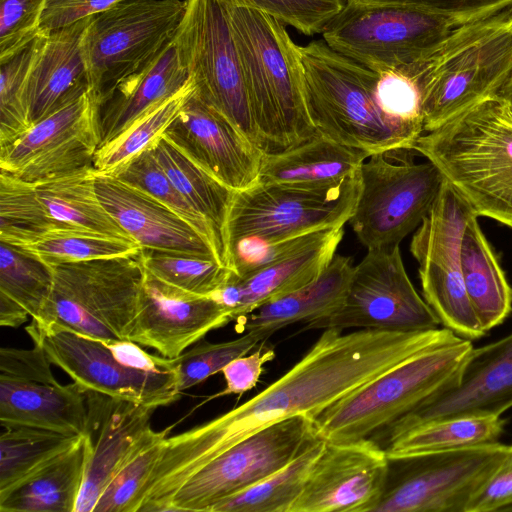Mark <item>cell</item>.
<instances>
[{
  "instance_id": "obj_1",
  "label": "cell",
  "mask_w": 512,
  "mask_h": 512,
  "mask_svg": "<svg viewBox=\"0 0 512 512\" xmlns=\"http://www.w3.org/2000/svg\"><path fill=\"white\" fill-rule=\"evenodd\" d=\"M447 328L419 332L325 329L306 355L243 404L190 430L167 437L144 491L165 510L181 486L213 458L274 423L316 418L327 407L407 359L458 341Z\"/></svg>"
},
{
  "instance_id": "obj_2",
  "label": "cell",
  "mask_w": 512,
  "mask_h": 512,
  "mask_svg": "<svg viewBox=\"0 0 512 512\" xmlns=\"http://www.w3.org/2000/svg\"><path fill=\"white\" fill-rule=\"evenodd\" d=\"M226 2L259 148L279 153L315 137L303 95L300 46L277 19Z\"/></svg>"
},
{
  "instance_id": "obj_3",
  "label": "cell",
  "mask_w": 512,
  "mask_h": 512,
  "mask_svg": "<svg viewBox=\"0 0 512 512\" xmlns=\"http://www.w3.org/2000/svg\"><path fill=\"white\" fill-rule=\"evenodd\" d=\"M413 150L440 170L478 217L512 228V111L499 94L423 133Z\"/></svg>"
},
{
  "instance_id": "obj_4",
  "label": "cell",
  "mask_w": 512,
  "mask_h": 512,
  "mask_svg": "<svg viewBox=\"0 0 512 512\" xmlns=\"http://www.w3.org/2000/svg\"><path fill=\"white\" fill-rule=\"evenodd\" d=\"M303 95L309 119L322 136L370 154L413 147L419 136L386 111L381 73L334 51L324 40L300 46Z\"/></svg>"
},
{
  "instance_id": "obj_5",
  "label": "cell",
  "mask_w": 512,
  "mask_h": 512,
  "mask_svg": "<svg viewBox=\"0 0 512 512\" xmlns=\"http://www.w3.org/2000/svg\"><path fill=\"white\" fill-rule=\"evenodd\" d=\"M411 73L422 94L424 133L498 94L512 76V8L458 26Z\"/></svg>"
},
{
  "instance_id": "obj_6",
  "label": "cell",
  "mask_w": 512,
  "mask_h": 512,
  "mask_svg": "<svg viewBox=\"0 0 512 512\" xmlns=\"http://www.w3.org/2000/svg\"><path fill=\"white\" fill-rule=\"evenodd\" d=\"M50 266L52 291L26 327L29 335L66 329L99 340H129L145 277L141 250Z\"/></svg>"
},
{
  "instance_id": "obj_7",
  "label": "cell",
  "mask_w": 512,
  "mask_h": 512,
  "mask_svg": "<svg viewBox=\"0 0 512 512\" xmlns=\"http://www.w3.org/2000/svg\"><path fill=\"white\" fill-rule=\"evenodd\" d=\"M474 349L460 340L419 353L327 407L315 418L327 442L370 438L428 398L453 386Z\"/></svg>"
},
{
  "instance_id": "obj_8",
  "label": "cell",
  "mask_w": 512,
  "mask_h": 512,
  "mask_svg": "<svg viewBox=\"0 0 512 512\" xmlns=\"http://www.w3.org/2000/svg\"><path fill=\"white\" fill-rule=\"evenodd\" d=\"M185 8L186 0H123L92 16L81 51L98 105L173 40Z\"/></svg>"
},
{
  "instance_id": "obj_9",
  "label": "cell",
  "mask_w": 512,
  "mask_h": 512,
  "mask_svg": "<svg viewBox=\"0 0 512 512\" xmlns=\"http://www.w3.org/2000/svg\"><path fill=\"white\" fill-rule=\"evenodd\" d=\"M408 151L373 153L358 170L360 191L348 222L367 250L398 246L419 227L440 192V170L429 160L414 162Z\"/></svg>"
},
{
  "instance_id": "obj_10",
  "label": "cell",
  "mask_w": 512,
  "mask_h": 512,
  "mask_svg": "<svg viewBox=\"0 0 512 512\" xmlns=\"http://www.w3.org/2000/svg\"><path fill=\"white\" fill-rule=\"evenodd\" d=\"M457 27L413 7L345 0L321 34L334 51L383 73L424 61Z\"/></svg>"
},
{
  "instance_id": "obj_11",
  "label": "cell",
  "mask_w": 512,
  "mask_h": 512,
  "mask_svg": "<svg viewBox=\"0 0 512 512\" xmlns=\"http://www.w3.org/2000/svg\"><path fill=\"white\" fill-rule=\"evenodd\" d=\"M358 172L337 184H262L235 191L226 237L230 245L252 239L278 243L317 231L343 227L358 200Z\"/></svg>"
},
{
  "instance_id": "obj_12",
  "label": "cell",
  "mask_w": 512,
  "mask_h": 512,
  "mask_svg": "<svg viewBox=\"0 0 512 512\" xmlns=\"http://www.w3.org/2000/svg\"><path fill=\"white\" fill-rule=\"evenodd\" d=\"M172 42L194 94L258 146L226 0H186Z\"/></svg>"
},
{
  "instance_id": "obj_13",
  "label": "cell",
  "mask_w": 512,
  "mask_h": 512,
  "mask_svg": "<svg viewBox=\"0 0 512 512\" xmlns=\"http://www.w3.org/2000/svg\"><path fill=\"white\" fill-rule=\"evenodd\" d=\"M507 450L496 442L389 460L387 485L373 512H466Z\"/></svg>"
},
{
  "instance_id": "obj_14",
  "label": "cell",
  "mask_w": 512,
  "mask_h": 512,
  "mask_svg": "<svg viewBox=\"0 0 512 512\" xmlns=\"http://www.w3.org/2000/svg\"><path fill=\"white\" fill-rule=\"evenodd\" d=\"M318 437L315 419L308 415L263 428L193 474L173 496L166 512H211L219 502L284 467Z\"/></svg>"
},
{
  "instance_id": "obj_15",
  "label": "cell",
  "mask_w": 512,
  "mask_h": 512,
  "mask_svg": "<svg viewBox=\"0 0 512 512\" xmlns=\"http://www.w3.org/2000/svg\"><path fill=\"white\" fill-rule=\"evenodd\" d=\"M440 324L413 286L398 245L367 250L353 268L342 305L328 316L306 323L301 332L347 328L419 332L437 329Z\"/></svg>"
},
{
  "instance_id": "obj_16",
  "label": "cell",
  "mask_w": 512,
  "mask_h": 512,
  "mask_svg": "<svg viewBox=\"0 0 512 512\" xmlns=\"http://www.w3.org/2000/svg\"><path fill=\"white\" fill-rule=\"evenodd\" d=\"M99 105L88 89L0 147V171L37 183L93 166Z\"/></svg>"
},
{
  "instance_id": "obj_17",
  "label": "cell",
  "mask_w": 512,
  "mask_h": 512,
  "mask_svg": "<svg viewBox=\"0 0 512 512\" xmlns=\"http://www.w3.org/2000/svg\"><path fill=\"white\" fill-rule=\"evenodd\" d=\"M30 337L42 346L51 364L86 391L155 408L169 405L181 396L177 371L134 368L113 352L107 340L66 329H51Z\"/></svg>"
},
{
  "instance_id": "obj_18",
  "label": "cell",
  "mask_w": 512,
  "mask_h": 512,
  "mask_svg": "<svg viewBox=\"0 0 512 512\" xmlns=\"http://www.w3.org/2000/svg\"><path fill=\"white\" fill-rule=\"evenodd\" d=\"M389 468L385 449L372 438L326 441L290 512H373Z\"/></svg>"
},
{
  "instance_id": "obj_19",
  "label": "cell",
  "mask_w": 512,
  "mask_h": 512,
  "mask_svg": "<svg viewBox=\"0 0 512 512\" xmlns=\"http://www.w3.org/2000/svg\"><path fill=\"white\" fill-rule=\"evenodd\" d=\"M512 408V333L474 348L457 384L436 394L372 436L384 446L425 423L461 415L501 416Z\"/></svg>"
},
{
  "instance_id": "obj_20",
  "label": "cell",
  "mask_w": 512,
  "mask_h": 512,
  "mask_svg": "<svg viewBox=\"0 0 512 512\" xmlns=\"http://www.w3.org/2000/svg\"><path fill=\"white\" fill-rule=\"evenodd\" d=\"M162 136L234 191L245 190L258 181L264 152L194 93Z\"/></svg>"
},
{
  "instance_id": "obj_21",
  "label": "cell",
  "mask_w": 512,
  "mask_h": 512,
  "mask_svg": "<svg viewBox=\"0 0 512 512\" xmlns=\"http://www.w3.org/2000/svg\"><path fill=\"white\" fill-rule=\"evenodd\" d=\"M230 321V311L213 297L181 290L145 270L129 340L172 359Z\"/></svg>"
},
{
  "instance_id": "obj_22",
  "label": "cell",
  "mask_w": 512,
  "mask_h": 512,
  "mask_svg": "<svg viewBox=\"0 0 512 512\" xmlns=\"http://www.w3.org/2000/svg\"><path fill=\"white\" fill-rule=\"evenodd\" d=\"M87 455L83 484L74 512H93L121 465L153 430L157 409L87 391Z\"/></svg>"
},
{
  "instance_id": "obj_23",
  "label": "cell",
  "mask_w": 512,
  "mask_h": 512,
  "mask_svg": "<svg viewBox=\"0 0 512 512\" xmlns=\"http://www.w3.org/2000/svg\"><path fill=\"white\" fill-rule=\"evenodd\" d=\"M95 188L103 207L141 248L186 252L216 259L207 240L153 196L111 174L98 171Z\"/></svg>"
},
{
  "instance_id": "obj_24",
  "label": "cell",
  "mask_w": 512,
  "mask_h": 512,
  "mask_svg": "<svg viewBox=\"0 0 512 512\" xmlns=\"http://www.w3.org/2000/svg\"><path fill=\"white\" fill-rule=\"evenodd\" d=\"M343 227L325 229L287 256L245 276L231 272L211 295L237 321L262 304L293 292L315 280L330 263L343 238Z\"/></svg>"
},
{
  "instance_id": "obj_25",
  "label": "cell",
  "mask_w": 512,
  "mask_h": 512,
  "mask_svg": "<svg viewBox=\"0 0 512 512\" xmlns=\"http://www.w3.org/2000/svg\"><path fill=\"white\" fill-rule=\"evenodd\" d=\"M91 18L36 37L22 95L29 127L89 89L81 41Z\"/></svg>"
},
{
  "instance_id": "obj_26",
  "label": "cell",
  "mask_w": 512,
  "mask_h": 512,
  "mask_svg": "<svg viewBox=\"0 0 512 512\" xmlns=\"http://www.w3.org/2000/svg\"><path fill=\"white\" fill-rule=\"evenodd\" d=\"M87 391L77 383L61 385L0 376V423L3 428L34 427L85 435Z\"/></svg>"
},
{
  "instance_id": "obj_27",
  "label": "cell",
  "mask_w": 512,
  "mask_h": 512,
  "mask_svg": "<svg viewBox=\"0 0 512 512\" xmlns=\"http://www.w3.org/2000/svg\"><path fill=\"white\" fill-rule=\"evenodd\" d=\"M353 268L351 258L335 254L315 280L237 320L238 331L252 333L263 342L288 325L328 316L342 305Z\"/></svg>"
},
{
  "instance_id": "obj_28",
  "label": "cell",
  "mask_w": 512,
  "mask_h": 512,
  "mask_svg": "<svg viewBox=\"0 0 512 512\" xmlns=\"http://www.w3.org/2000/svg\"><path fill=\"white\" fill-rule=\"evenodd\" d=\"M189 78L171 41L148 65L120 82L99 105L100 146L113 140L152 107L179 92Z\"/></svg>"
},
{
  "instance_id": "obj_29",
  "label": "cell",
  "mask_w": 512,
  "mask_h": 512,
  "mask_svg": "<svg viewBox=\"0 0 512 512\" xmlns=\"http://www.w3.org/2000/svg\"><path fill=\"white\" fill-rule=\"evenodd\" d=\"M367 151L348 147L321 134L279 153H264L258 183L327 186L355 175Z\"/></svg>"
},
{
  "instance_id": "obj_30",
  "label": "cell",
  "mask_w": 512,
  "mask_h": 512,
  "mask_svg": "<svg viewBox=\"0 0 512 512\" xmlns=\"http://www.w3.org/2000/svg\"><path fill=\"white\" fill-rule=\"evenodd\" d=\"M94 166L32 183L38 201L59 230H76L135 242L101 204ZM136 243V242H135Z\"/></svg>"
},
{
  "instance_id": "obj_31",
  "label": "cell",
  "mask_w": 512,
  "mask_h": 512,
  "mask_svg": "<svg viewBox=\"0 0 512 512\" xmlns=\"http://www.w3.org/2000/svg\"><path fill=\"white\" fill-rule=\"evenodd\" d=\"M150 148L179 193L209 224L215 238L216 258L228 267L226 229L235 191L209 175L163 136Z\"/></svg>"
},
{
  "instance_id": "obj_32",
  "label": "cell",
  "mask_w": 512,
  "mask_h": 512,
  "mask_svg": "<svg viewBox=\"0 0 512 512\" xmlns=\"http://www.w3.org/2000/svg\"><path fill=\"white\" fill-rule=\"evenodd\" d=\"M85 435L37 472L0 494L1 512H74L84 479Z\"/></svg>"
},
{
  "instance_id": "obj_33",
  "label": "cell",
  "mask_w": 512,
  "mask_h": 512,
  "mask_svg": "<svg viewBox=\"0 0 512 512\" xmlns=\"http://www.w3.org/2000/svg\"><path fill=\"white\" fill-rule=\"evenodd\" d=\"M477 218L468 222L463 234L461 269L472 307L487 333L512 312V287Z\"/></svg>"
},
{
  "instance_id": "obj_34",
  "label": "cell",
  "mask_w": 512,
  "mask_h": 512,
  "mask_svg": "<svg viewBox=\"0 0 512 512\" xmlns=\"http://www.w3.org/2000/svg\"><path fill=\"white\" fill-rule=\"evenodd\" d=\"M506 420L496 415H461L417 426L383 448L389 460L498 442Z\"/></svg>"
},
{
  "instance_id": "obj_35",
  "label": "cell",
  "mask_w": 512,
  "mask_h": 512,
  "mask_svg": "<svg viewBox=\"0 0 512 512\" xmlns=\"http://www.w3.org/2000/svg\"><path fill=\"white\" fill-rule=\"evenodd\" d=\"M325 443L318 437L284 467L219 502L211 512H290Z\"/></svg>"
},
{
  "instance_id": "obj_36",
  "label": "cell",
  "mask_w": 512,
  "mask_h": 512,
  "mask_svg": "<svg viewBox=\"0 0 512 512\" xmlns=\"http://www.w3.org/2000/svg\"><path fill=\"white\" fill-rule=\"evenodd\" d=\"M82 436L25 426L6 428L0 436V494L40 470Z\"/></svg>"
},
{
  "instance_id": "obj_37",
  "label": "cell",
  "mask_w": 512,
  "mask_h": 512,
  "mask_svg": "<svg viewBox=\"0 0 512 512\" xmlns=\"http://www.w3.org/2000/svg\"><path fill=\"white\" fill-rule=\"evenodd\" d=\"M194 91L190 77L179 92L152 107L117 137L100 146L94 157V168L98 172L111 173L150 147L163 135Z\"/></svg>"
},
{
  "instance_id": "obj_38",
  "label": "cell",
  "mask_w": 512,
  "mask_h": 512,
  "mask_svg": "<svg viewBox=\"0 0 512 512\" xmlns=\"http://www.w3.org/2000/svg\"><path fill=\"white\" fill-rule=\"evenodd\" d=\"M55 231L33 184L0 171V241L24 249Z\"/></svg>"
},
{
  "instance_id": "obj_39",
  "label": "cell",
  "mask_w": 512,
  "mask_h": 512,
  "mask_svg": "<svg viewBox=\"0 0 512 512\" xmlns=\"http://www.w3.org/2000/svg\"><path fill=\"white\" fill-rule=\"evenodd\" d=\"M53 287V270L27 250L0 241V295L22 308L36 320Z\"/></svg>"
},
{
  "instance_id": "obj_40",
  "label": "cell",
  "mask_w": 512,
  "mask_h": 512,
  "mask_svg": "<svg viewBox=\"0 0 512 512\" xmlns=\"http://www.w3.org/2000/svg\"><path fill=\"white\" fill-rule=\"evenodd\" d=\"M147 272L181 290L211 296L228 280L232 270L214 257L192 253L141 248Z\"/></svg>"
},
{
  "instance_id": "obj_41",
  "label": "cell",
  "mask_w": 512,
  "mask_h": 512,
  "mask_svg": "<svg viewBox=\"0 0 512 512\" xmlns=\"http://www.w3.org/2000/svg\"><path fill=\"white\" fill-rule=\"evenodd\" d=\"M168 432L152 430L121 465L93 512H138L142 492L161 456Z\"/></svg>"
},
{
  "instance_id": "obj_42",
  "label": "cell",
  "mask_w": 512,
  "mask_h": 512,
  "mask_svg": "<svg viewBox=\"0 0 512 512\" xmlns=\"http://www.w3.org/2000/svg\"><path fill=\"white\" fill-rule=\"evenodd\" d=\"M108 174L153 196L172 209L207 240L216 257L215 238L209 224L179 193L150 147Z\"/></svg>"
},
{
  "instance_id": "obj_43",
  "label": "cell",
  "mask_w": 512,
  "mask_h": 512,
  "mask_svg": "<svg viewBox=\"0 0 512 512\" xmlns=\"http://www.w3.org/2000/svg\"><path fill=\"white\" fill-rule=\"evenodd\" d=\"M24 250L51 265L126 255L140 251L141 246L92 232L61 230L46 234Z\"/></svg>"
},
{
  "instance_id": "obj_44",
  "label": "cell",
  "mask_w": 512,
  "mask_h": 512,
  "mask_svg": "<svg viewBox=\"0 0 512 512\" xmlns=\"http://www.w3.org/2000/svg\"><path fill=\"white\" fill-rule=\"evenodd\" d=\"M262 341L252 333L225 342L200 340L175 358L178 389L183 392L221 372L233 359L246 355Z\"/></svg>"
},
{
  "instance_id": "obj_45",
  "label": "cell",
  "mask_w": 512,
  "mask_h": 512,
  "mask_svg": "<svg viewBox=\"0 0 512 512\" xmlns=\"http://www.w3.org/2000/svg\"><path fill=\"white\" fill-rule=\"evenodd\" d=\"M35 50L36 38L20 53L0 63V147L29 128L22 95Z\"/></svg>"
},
{
  "instance_id": "obj_46",
  "label": "cell",
  "mask_w": 512,
  "mask_h": 512,
  "mask_svg": "<svg viewBox=\"0 0 512 512\" xmlns=\"http://www.w3.org/2000/svg\"><path fill=\"white\" fill-rule=\"evenodd\" d=\"M231 3L261 11L311 36L322 33L342 9L345 0H229Z\"/></svg>"
},
{
  "instance_id": "obj_47",
  "label": "cell",
  "mask_w": 512,
  "mask_h": 512,
  "mask_svg": "<svg viewBox=\"0 0 512 512\" xmlns=\"http://www.w3.org/2000/svg\"><path fill=\"white\" fill-rule=\"evenodd\" d=\"M48 0H0V63L24 50L40 33Z\"/></svg>"
},
{
  "instance_id": "obj_48",
  "label": "cell",
  "mask_w": 512,
  "mask_h": 512,
  "mask_svg": "<svg viewBox=\"0 0 512 512\" xmlns=\"http://www.w3.org/2000/svg\"><path fill=\"white\" fill-rule=\"evenodd\" d=\"M366 4H389L424 10L455 26L476 22L512 8V0H351Z\"/></svg>"
},
{
  "instance_id": "obj_49",
  "label": "cell",
  "mask_w": 512,
  "mask_h": 512,
  "mask_svg": "<svg viewBox=\"0 0 512 512\" xmlns=\"http://www.w3.org/2000/svg\"><path fill=\"white\" fill-rule=\"evenodd\" d=\"M50 365L44 349L37 342L32 349H0V376L3 377L55 382Z\"/></svg>"
},
{
  "instance_id": "obj_50",
  "label": "cell",
  "mask_w": 512,
  "mask_h": 512,
  "mask_svg": "<svg viewBox=\"0 0 512 512\" xmlns=\"http://www.w3.org/2000/svg\"><path fill=\"white\" fill-rule=\"evenodd\" d=\"M512 512V445L505 458L481 490L473 497L466 512Z\"/></svg>"
},
{
  "instance_id": "obj_51",
  "label": "cell",
  "mask_w": 512,
  "mask_h": 512,
  "mask_svg": "<svg viewBox=\"0 0 512 512\" xmlns=\"http://www.w3.org/2000/svg\"><path fill=\"white\" fill-rule=\"evenodd\" d=\"M275 352L272 348L261 346L254 353L240 356L229 362L221 371L226 387L211 398L230 394L241 395L254 388L263 372L266 362L273 360Z\"/></svg>"
},
{
  "instance_id": "obj_52",
  "label": "cell",
  "mask_w": 512,
  "mask_h": 512,
  "mask_svg": "<svg viewBox=\"0 0 512 512\" xmlns=\"http://www.w3.org/2000/svg\"><path fill=\"white\" fill-rule=\"evenodd\" d=\"M123 0H48L42 15L41 31L69 26L81 19L101 13Z\"/></svg>"
},
{
  "instance_id": "obj_53",
  "label": "cell",
  "mask_w": 512,
  "mask_h": 512,
  "mask_svg": "<svg viewBox=\"0 0 512 512\" xmlns=\"http://www.w3.org/2000/svg\"><path fill=\"white\" fill-rule=\"evenodd\" d=\"M29 314L11 299L0 295V324L1 326L17 328L27 321Z\"/></svg>"
},
{
  "instance_id": "obj_54",
  "label": "cell",
  "mask_w": 512,
  "mask_h": 512,
  "mask_svg": "<svg viewBox=\"0 0 512 512\" xmlns=\"http://www.w3.org/2000/svg\"><path fill=\"white\" fill-rule=\"evenodd\" d=\"M498 94L507 102L509 108L512 111V76L503 85Z\"/></svg>"
}]
</instances>
